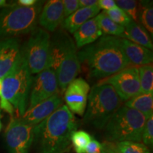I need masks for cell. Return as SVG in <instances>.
I'll return each instance as SVG.
<instances>
[{"label": "cell", "instance_id": "1", "mask_svg": "<svg viewBox=\"0 0 153 153\" xmlns=\"http://www.w3.org/2000/svg\"><path fill=\"white\" fill-rule=\"evenodd\" d=\"M80 64L93 77L104 79L131 65L122 49L120 38L104 35L77 53Z\"/></svg>", "mask_w": 153, "mask_h": 153}, {"label": "cell", "instance_id": "2", "mask_svg": "<svg viewBox=\"0 0 153 153\" xmlns=\"http://www.w3.org/2000/svg\"><path fill=\"white\" fill-rule=\"evenodd\" d=\"M77 128L75 117L66 105L34 126L33 142L38 153H65Z\"/></svg>", "mask_w": 153, "mask_h": 153}, {"label": "cell", "instance_id": "3", "mask_svg": "<svg viewBox=\"0 0 153 153\" xmlns=\"http://www.w3.org/2000/svg\"><path fill=\"white\" fill-rule=\"evenodd\" d=\"M50 68L56 74L58 87L62 91L80 72L76 47L66 33L57 32L51 38Z\"/></svg>", "mask_w": 153, "mask_h": 153}, {"label": "cell", "instance_id": "4", "mask_svg": "<svg viewBox=\"0 0 153 153\" xmlns=\"http://www.w3.org/2000/svg\"><path fill=\"white\" fill-rule=\"evenodd\" d=\"M43 1L25 7L17 3L7 4L0 9V38H11L33 32L36 28Z\"/></svg>", "mask_w": 153, "mask_h": 153}, {"label": "cell", "instance_id": "5", "mask_svg": "<svg viewBox=\"0 0 153 153\" xmlns=\"http://www.w3.org/2000/svg\"><path fill=\"white\" fill-rule=\"evenodd\" d=\"M122 101L111 85L97 84L88 95L84 122L102 129L115 112L121 106Z\"/></svg>", "mask_w": 153, "mask_h": 153}, {"label": "cell", "instance_id": "6", "mask_svg": "<svg viewBox=\"0 0 153 153\" xmlns=\"http://www.w3.org/2000/svg\"><path fill=\"white\" fill-rule=\"evenodd\" d=\"M146 118L137 111L120 106L105 126L106 141L140 143Z\"/></svg>", "mask_w": 153, "mask_h": 153}, {"label": "cell", "instance_id": "7", "mask_svg": "<svg viewBox=\"0 0 153 153\" xmlns=\"http://www.w3.org/2000/svg\"><path fill=\"white\" fill-rule=\"evenodd\" d=\"M33 76L22 52L20 59L2 79V95L23 116L28 104Z\"/></svg>", "mask_w": 153, "mask_h": 153}, {"label": "cell", "instance_id": "8", "mask_svg": "<svg viewBox=\"0 0 153 153\" xmlns=\"http://www.w3.org/2000/svg\"><path fill=\"white\" fill-rule=\"evenodd\" d=\"M22 52L31 74L50 68L51 37L45 30L36 28L32 32Z\"/></svg>", "mask_w": 153, "mask_h": 153}, {"label": "cell", "instance_id": "9", "mask_svg": "<svg viewBox=\"0 0 153 153\" xmlns=\"http://www.w3.org/2000/svg\"><path fill=\"white\" fill-rule=\"evenodd\" d=\"M98 85H111L120 100L128 101L140 94L138 68L135 66H130L111 76L101 79Z\"/></svg>", "mask_w": 153, "mask_h": 153}, {"label": "cell", "instance_id": "10", "mask_svg": "<svg viewBox=\"0 0 153 153\" xmlns=\"http://www.w3.org/2000/svg\"><path fill=\"white\" fill-rule=\"evenodd\" d=\"M34 126L25 123L20 117H11L4 133L9 153H28L33 142Z\"/></svg>", "mask_w": 153, "mask_h": 153}, {"label": "cell", "instance_id": "11", "mask_svg": "<svg viewBox=\"0 0 153 153\" xmlns=\"http://www.w3.org/2000/svg\"><path fill=\"white\" fill-rule=\"evenodd\" d=\"M57 93H59V87L55 72L48 68L39 72L33 78L27 109Z\"/></svg>", "mask_w": 153, "mask_h": 153}, {"label": "cell", "instance_id": "12", "mask_svg": "<svg viewBox=\"0 0 153 153\" xmlns=\"http://www.w3.org/2000/svg\"><path fill=\"white\" fill-rule=\"evenodd\" d=\"M89 84L82 78H76L69 84L65 90V100L72 114L84 115L87 108Z\"/></svg>", "mask_w": 153, "mask_h": 153}, {"label": "cell", "instance_id": "13", "mask_svg": "<svg viewBox=\"0 0 153 153\" xmlns=\"http://www.w3.org/2000/svg\"><path fill=\"white\" fill-rule=\"evenodd\" d=\"M62 95L60 93H57L32 108L26 109L20 118L25 123L35 126L51 116L57 108L62 106Z\"/></svg>", "mask_w": 153, "mask_h": 153}, {"label": "cell", "instance_id": "14", "mask_svg": "<svg viewBox=\"0 0 153 153\" xmlns=\"http://www.w3.org/2000/svg\"><path fill=\"white\" fill-rule=\"evenodd\" d=\"M22 55L18 40L11 38L0 41V78L3 79L16 65Z\"/></svg>", "mask_w": 153, "mask_h": 153}, {"label": "cell", "instance_id": "15", "mask_svg": "<svg viewBox=\"0 0 153 153\" xmlns=\"http://www.w3.org/2000/svg\"><path fill=\"white\" fill-rule=\"evenodd\" d=\"M64 19L62 1L51 0L43 6L38 18V23L45 30L53 32Z\"/></svg>", "mask_w": 153, "mask_h": 153}, {"label": "cell", "instance_id": "16", "mask_svg": "<svg viewBox=\"0 0 153 153\" xmlns=\"http://www.w3.org/2000/svg\"><path fill=\"white\" fill-rule=\"evenodd\" d=\"M120 43L124 54L131 65L143 66L152 62V51L125 38H120Z\"/></svg>", "mask_w": 153, "mask_h": 153}, {"label": "cell", "instance_id": "17", "mask_svg": "<svg viewBox=\"0 0 153 153\" xmlns=\"http://www.w3.org/2000/svg\"><path fill=\"white\" fill-rule=\"evenodd\" d=\"M73 34L78 48L93 43L103 35L95 17L85 23Z\"/></svg>", "mask_w": 153, "mask_h": 153}, {"label": "cell", "instance_id": "18", "mask_svg": "<svg viewBox=\"0 0 153 153\" xmlns=\"http://www.w3.org/2000/svg\"><path fill=\"white\" fill-rule=\"evenodd\" d=\"M100 8L98 4L92 7L80 8L65 18L62 22V26L70 33H74L80 26L87 21L94 18L99 14Z\"/></svg>", "mask_w": 153, "mask_h": 153}, {"label": "cell", "instance_id": "19", "mask_svg": "<svg viewBox=\"0 0 153 153\" xmlns=\"http://www.w3.org/2000/svg\"><path fill=\"white\" fill-rule=\"evenodd\" d=\"M122 38H125L152 51L153 44L150 34L142 25L133 21L125 27V31Z\"/></svg>", "mask_w": 153, "mask_h": 153}, {"label": "cell", "instance_id": "20", "mask_svg": "<svg viewBox=\"0 0 153 153\" xmlns=\"http://www.w3.org/2000/svg\"><path fill=\"white\" fill-rule=\"evenodd\" d=\"M125 106L141 113L148 120L153 116V94H140L126 101Z\"/></svg>", "mask_w": 153, "mask_h": 153}, {"label": "cell", "instance_id": "21", "mask_svg": "<svg viewBox=\"0 0 153 153\" xmlns=\"http://www.w3.org/2000/svg\"><path fill=\"white\" fill-rule=\"evenodd\" d=\"M100 29L107 36H120L122 37L125 31V27L120 26L112 21L104 11L95 17Z\"/></svg>", "mask_w": 153, "mask_h": 153}, {"label": "cell", "instance_id": "22", "mask_svg": "<svg viewBox=\"0 0 153 153\" xmlns=\"http://www.w3.org/2000/svg\"><path fill=\"white\" fill-rule=\"evenodd\" d=\"M140 94H153V67L152 65L138 67Z\"/></svg>", "mask_w": 153, "mask_h": 153}, {"label": "cell", "instance_id": "23", "mask_svg": "<svg viewBox=\"0 0 153 153\" xmlns=\"http://www.w3.org/2000/svg\"><path fill=\"white\" fill-rule=\"evenodd\" d=\"M140 21L142 26L148 30V33L153 35V9L152 1H142L140 4Z\"/></svg>", "mask_w": 153, "mask_h": 153}, {"label": "cell", "instance_id": "24", "mask_svg": "<svg viewBox=\"0 0 153 153\" xmlns=\"http://www.w3.org/2000/svg\"><path fill=\"white\" fill-rule=\"evenodd\" d=\"M116 4L118 7L131 17L132 21L139 24L141 8L137 1L133 0H118L116 1Z\"/></svg>", "mask_w": 153, "mask_h": 153}, {"label": "cell", "instance_id": "25", "mask_svg": "<svg viewBox=\"0 0 153 153\" xmlns=\"http://www.w3.org/2000/svg\"><path fill=\"white\" fill-rule=\"evenodd\" d=\"M118 153H150V150L143 143L136 142L114 143Z\"/></svg>", "mask_w": 153, "mask_h": 153}, {"label": "cell", "instance_id": "26", "mask_svg": "<svg viewBox=\"0 0 153 153\" xmlns=\"http://www.w3.org/2000/svg\"><path fill=\"white\" fill-rule=\"evenodd\" d=\"M91 140L89 133L84 131H76L72 133L71 142L76 153H85V148Z\"/></svg>", "mask_w": 153, "mask_h": 153}, {"label": "cell", "instance_id": "27", "mask_svg": "<svg viewBox=\"0 0 153 153\" xmlns=\"http://www.w3.org/2000/svg\"><path fill=\"white\" fill-rule=\"evenodd\" d=\"M105 12L112 21L123 27H126L132 22L131 17L118 7Z\"/></svg>", "mask_w": 153, "mask_h": 153}, {"label": "cell", "instance_id": "28", "mask_svg": "<svg viewBox=\"0 0 153 153\" xmlns=\"http://www.w3.org/2000/svg\"><path fill=\"white\" fill-rule=\"evenodd\" d=\"M143 144L148 148H152L153 146V116L145 122L144 128H143L142 138Z\"/></svg>", "mask_w": 153, "mask_h": 153}, {"label": "cell", "instance_id": "29", "mask_svg": "<svg viewBox=\"0 0 153 153\" xmlns=\"http://www.w3.org/2000/svg\"><path fill=\"white\" fill-rule=\"evenodd\" d=\"M64 19L75 12L79 9V0H64L62 1Z\"/></svg>", "mask_w": 153, "mask_h": 153}, {"label": "cell", "instance_id": "30", "mask_svg": "<svg viewBox=\"0 0 153 153\" xmlns=\"http://www.w3.org/2000/svg\"><path fill=\"white\" fill-rule=\"evenodd\" d=\"M104 152L102 144L95 139H91L85 148V153H102Z\"/></svg>", "mask_w": 153, "mask_h": 153}, {"label": "cell", "instance_id": "31", "mask_svg": "<svg viewBox=\"0 0 153 153\" xmlns=\"http://www.w3.org/2000/svg\"><path fill=\"white\" fill-rule=\"evenodd\" d=\"M98 6L100 9H104V11L111 10L117 7L116 1L114 0H99L98 1Z\"/></svg>", "mask_w": 153, "mask_h": 153}, {"label": "cell", "instance_id": "32", "mask_svg": "<svg viewBox=\"0 0 153 153\" xmlns=\"http://www.w3.org/2000/svg\"><path fill=\"white\" fill-rule=\"evenodd\" d=\"M0 108L8 113L11 116L14 112V108L13 105L3 97H0Z\"/></svg>", "mask_w": 153, "mask_h": 153}, {"label": "cell", "instance_id": "33", "mask_svg": "<svg viewBox=\"0 0 153 153\" xmlns=\"http://www.w3.org/2000/svg\"><path fill=\"white\" fill-rule=\"evenodd\" d=\"M102 146L103 150L106 153H118V151L116 150V147H115L114 143L105 141L104 143H102Z\"/></svg>", "mask_w": 153, "mask_h": 153}, {"label": "cell", "instance_id": "34", "mask_svg": "<svg viewBox=\"0 0 153 153\" xmlns=\"http://www.w3.org/2000/svg\"><path fill=\"white\" fill-rule=\"evenodd\" d=\"M98 4V1L97 0H79V7L80 8H87L92 7Z\"/></svg>", "mask_w": 153, "mask_h": 153}, {"label": "cell", "instance_id": "35", "mask_svg": "<svg viewBox=\"0 0 153 153\" xmlns=\"http://www.w3.org/2000/svg\"><path fill=\"white\" fill-rule=\"evenodd\" d=\"M37 1L36 0H19L17 4L25 7H30L35 5Z\"/></svg>", "mask_w": 153, "mask_h": 153}, {"label": "cell", "instance_id": "36", "mask_svg": "<svg viewBox=\"0 0 153 153\" xmlns=\"http://www.w3.org/2000/svg\"><path fill=\"white\" fill-rule=\"evenodd\" d=\"M7 5V1L5 0H0V7L2 8V7H5Z\"/></svg>", "mask_w": 153, "mask_h": 153}, {"label": "cell", "instance_id": "37", "mask_svg": "<svg viewBox=\"0 0 153 153\" xmlns=\"http://www.w3.org/2000/svg\"><path fill=\"white\" fill-rule=\"evenodd\" d=\"M2 95V79L0 78V97Z\"/></svg>", "mask_w": 153, "mask_h": 153}, {"label": "cell", "instance_id": "38", "mask_svg": "<svg viewBox=\"0 0 153 153\" xmlns=\"http://www.w3.org/2000/svg\"><path fill=\"white\" fill-rule=\"evenodd\" d=\"M1 128H2V123H1V113L0 111V132L1 131Z\"/></svg>", "mask_w": 153, "mask_h": 153}, {"label": "cell", "instance_id": "39", "mask_svg": "<svg viewBox=\"0 0 153 153\" xmlns=\"http://www.w3.org/2000/svg\"><path fill=\"white\" fill-rule=\"evenodd\" d=\"M102 153H106V152H104H104H103Z\"/></svg>", "mask_w": 153, "mask_h": 153}]
</instances>
